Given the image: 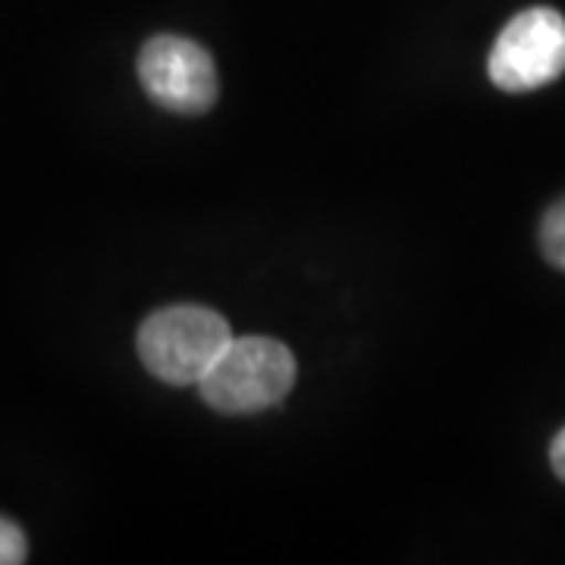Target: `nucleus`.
Returning <instances> with one entry per match:
<instances>
[{
	"mask_svg": "<svg viewBox=\"0 0 565 565\" xmlns=\"http://www.w3.org/2000/svg\"><path fill=\"white\" fill-rule=\"evenodd\" d=\"M233 340L230 323L204 305H170L139 327L141 364L173 386L199 384Z\"/></svg>",
	"mask_w": 565,
	"mask_h": 565,
	"instance_id": "2",
	"label": "nucleus"
},
{
	"mask_svg": "<svg viewBox=\"0 0 565 565\" xmlns=\"http://www.w3.org/2000/svg\"><path fill=\"white\" fill-rule=\"evenodd\" d=\"M541 248H544V258L553 267L565 270V199L556 202L544 214L541 223Z\"/></svg>",
	"mask_w": 565,
	"mask_h": 565,
	"instance_id": "5",
	"label": "nucleus"
},
{
	"mask_svg": "<svg viewBox=\"0 0 565 565\" xmlns=\"http://www.w3.org/2000/svg\"><path fill=\"white\" fill-rule=\"evenodd\" d=\"M29 556V541L22 527L0 515V565H20Z\"/></svg>",
	"mask_w": 565,
	"mask_h": 565,
	"instance_id": "6",
	"label": "nucleus"
},
{
	"mask_svg": "<svg viewBox=\"0 0 565 565\" xmlns=\"http://www.w3.org/2000/svg\"><path fill=\"white\" fill-rule=\"evenodd\" d=\"M139 82L151 102L182 117L211 110L221 92L211 54L180 35H158L141 47Z\"/></svg>",
	"mask_w": 565,
	"mask_h": 565,
	"instance_id": "4",
	"label": "nucleus"
},
{
	"mask_svg": "<svg viewBox=\"0 0 565 565\" xmlns=\"http://www.w3.org/2000/svg\"><path fill=\"white\" fill-rule=\"evenodd\" d=\"M490 82L522 95L544 88L565 73V17L553 7H531L505 22L487 61Z\"/></svg>",
	"mask_w": 565,
	"mask_h": 565,
	"instance_id": "3",
	"label": "nucleus"
},
{
	"mask_svg": "<svg viewBox=\"0 0 565 565\" xmlns=\"http://www.w3.org/2000/svg\"><path fill=\"white\" fill-rule=\"evenodd\" d=\"M292 352L270 337H233L199 381L202 399L223 415H255L282 403L296 384Z\"/></svg>",
	"mask_w": 565,
	"mask_h": 565,
	"instance_id": "1",
	"label": "nucleus"
},
{
	"mask_svg": "<svg viewBox=\"0 0 565 565\" xmlns=\"http://www.w3.org/2000/svg\"><path fill=\"white\" fill-rule=\"evenodd\" d=\"M550 465H553L556 478L565 481V427L553 437V444H550Z\"/></svg>",
	"mask_w": 565,
	"mask_h": 565,
	"instance_id": "7",
	"label": "nucleus"
}]
</instances>
